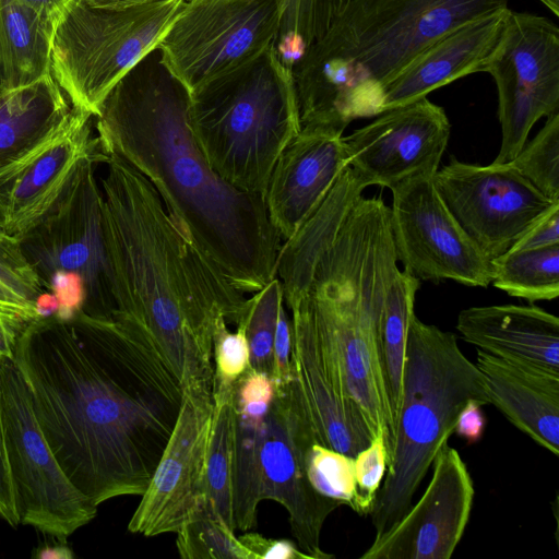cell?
I'll return each instance as SVG.
<instances>
[{
  "label": "cell",
  "mask_w": 559,
  "mask_h": 559,
  "mask_svg": "<svg viewBox=\"0 0 559 559\" xmlns=\"http://www.w3.org/2000/svg\"><path fill=\"white\" fill-rule=\"evenodd\" d=\"M14 360L44 437L93 503L141 496L163 454L183 388L152 342L112 317L29 322Z\"/></svg>",
  "instance_id": "1"
},
{
  "label": "cell",
  "mask_w": 559,
  "mask_h": 559,
  "mask_svg": "<svg viewBox=\"0 0 559 559\" xmlns=\"http://www.w3.org/2000/svg\"><path fill=\"white\" fill-rule=\"evenodd\" d=\"M190 93L155 48L111 88L96 118L103 152L141 173L168 213L224 276L255 293L276 276L282 238L264 197L240 190L207 164L190 132Z\"/></svg>",
  "instance_id": "2"
},
{
  "label": "cell",
  "mask_w": 559,
  "mask_h": 559,
  "mask_svg": "<svg viewBox=\"0 0 559 559\" xmlns=\"http://www.w3.org/2000/svg\"><path fill=\"white\" fill-rule=\"evenodd\" d=\"M100 179L114 309L139 329L185 389L212 391L218 325L238 324L247 298L166 210L152 183L108 154Z\"/></svg>",
  "instance_id": "3"
},
{
  "label": "cell",
  "mask_w": 559,
  "mask_h": 559,
  "mask_svg": "<svg viewBox=\"0 0 559 559\" xmlns=\"http://www.w3.org/2000/svg\"><path fill=\"white\" fill-rule=\"evenodd\" d=\"M509 0H350L294 69L301 127L381 114L384 86L456 26Z\"/></svg>",
  "instance_id": "4"
},
{
  "label": "cell",
  "mask_w": 559,
  "mask_h": 559,
  "mask_svg": "<svg viewBox=\"0 0 559 559\" xmlns=\"http://www.w3.org/2000/svg\"><path fill=\"white\" fill-rule=\"evenodd\" d=\"M490 404L485 379L460 349L456 336L413 316L406 340L394 442L371 510L374 538L411 508L436 456L469 402Z\"/></svg>",
  "instance_id": "5"
},
{
  "label": "cell",
  "mask_w": 559,
  "mask_h": 559,
  "mask_svg": "<svg viewBox=\"0 0 559 559\" xmlns=\"http://www.w3.org/2000/svg\"><path fill=\"white\" fill-rule=\"evenodd\" d=\"M189 93L188 126L209 166L234 187L264 194L301 130L293 71L274 45Z\"/></svg>",
  "instance_id": "6"
},
{
  "label": "cell",
  "mask_w": 559,
  "mask_h": 559,
  "mask_svg": "<svg viewBox=\"0 0 559 559\" xmlns=\"http://www.w3.org/2000/svg\"><path fill=\"white\" fill-rule=\"evenodd\" d=\"M186 1L105 8L70 0L56 22L51 73L71 105L96 117L117 82L158 47Z\"/></svg>",
  "instance_id": "7"
},
{
  "label": "cell",
  "mask_w": 559,
  "mask_h": 559,
  "mask_svg": "<svg viewBox=\"0 0 559 559\" xmlns=\"http://www.w3.org/2000/svg\"><path fill=\"white\" fill-rule=\"evenodd\" d=\"M0 397L7 461L20 524L59 540L91 522L97 507L69 480L33 411L14 358H0Z\"/></svg>",
  "instance_id": "8"
},
{
  "label": "cell",
  "mask_w": 559,
  "mask_h": 559,
  "mask_svg": "<svg viewBox=\"0 0 559 559\" xmlns=\"http://www.w3.org/2000/svg\"><path fill=\"white\" fill-rule=\"evenodd\" d=\"M288 0H187L158 49L191 92L273 44Z\"/></svg>",
  "instance_id": "9"
},
{
  "label": "cell",
  "mask_w": 559,
  "mask_h": 559,
  "mask_svg": "<svg viewBox=\"0 0 559 559\" xmlns=\"http://www.w3.org/2000/svg\"><path fill=\"white\" fill-rule=\"evenodd\" d=\"M106 159L103 151L83 158L57 204L19 240L44 286L56 271L79 274L86 289L82 311L98 317H110L114 309L96 179V167Z\"/></svg>",
  "instance_id": "10"
},
{
  "label": "cell",
  "mask_w": 559,
  "mask_h": 559,
  "mask_svg": "<svg viewBox=\"0 0 559 559\" xmlns=\"http://www.w3.org/2000/svg\"><path fill=\"white\" fill-rule=\"evenodd\" d=\"M498 92L501 145L492 163L519 154L532 127L559 111V28L545 16L508 10L485 71Z\"/></svg>",
  "instance_id": "11"
},
{
  "label": "cell",
  "mask_w": 559,
  "mask_h": 559,
  "mask_svg": "<svg viewBox=\"0 0 559 559\" xmlns=\"http://www.w3.org/2000/svg\"><path fill=\"white\" fill-rule=\"evenodd\" d=\"M433 182L451 214L490 261L559 204L509 163L483 166L451 156Z\"/></svg>",
  "instance_id": "12"
},
{
  "label": "cell",
  "mask_w": 559,
  "mask_h": 559,
  "mask_svg": "<svg viewBox=\"0 0 559 559\" xmlns=\"http://www.w3.org/2000/svg\"><path fill=\"white\" fill-rule=\"evenodd\" d=\"M391 230L397 262L419 281L451 280L469 287L491 284V263L460 226L438 193L433 175L390 189Z\"/></svg>",
  "instance_id": "13"
},
{
  "label": "cell",
  "mask_w": 559,
  "mask_h": 559,
  "mask_svg": "<svg viewBox=\"0 0 559 559\" xmlns=\"http://www.w3.org/2000/svg\"><path fill=\"white\" fill-rule=\"evenodd\" d=\"M212 414V391L183 390L175 427L129 521V532L147 537L176 533L205 502Z\"/></svg>",
  "instance_id": "14"
},
{
  "label": "cell",
  "mask_w": 559,
  "mask_h": 559,
  "mask_svg": "<svg viewBox=\"0 0 559 559\" xmlns=\"http://www.w3.org/2000/svg\"><path fill=\"white\" fill-rule=\"evenodd\" d=\"M284 304L290 311L292 382L316 438L355 456L372 437L347 394L336 348L302 300L284 298Z\"/></svg>",
  "instance_id": "15"
},
{
  "label": "cell",
  "mask_w": 559,
  "mask_h": 559,
  "mask_svg": "<svg viewBox=\"0 0 559 559\" xmlns=\"http://www.w3.org/2000/svg\"><path fill=\"white\" fill-rule=\"evenodd\" d=\"M313 429L292 382L275 396L265 416L261 448V497L281 503L288 513L299 549L310 559L333 557L321 548L328 516L341 506L310 485L302 447ZM316 436V435H314Z\"/></svg>",
  "instance_id": "16"
},
{
  "label": "cell",
  "mask_w": 559,
  "mask_h": 559,
  "mask_svg": "<svg viewBox=\"0 0 559 559\" xmlns=\"http://www.w3.org/2000/svg\"><path fill=\"white\" fill-rule=\"evenodd\" d=\"M450 131L444 109L419 98L377 115L344 136L348 166L366 187L391 189L419 175H435Z\"/></svg>",
  "instance_id": "17"
},
{
  "label": "cell",
  "mask_w": 559,
  "mask_h": 559,
  "mask_svg": "<svg viewBox=\"0 0 559 559\" xmlns=\"http://www.w3.org/2000/svg\"><path fill=\"white\" fill-rule=\"evenodd\" d=\"M429 484L416 504L361 559H450L468 523L474 485L456 449L444 445L432 463Z\"/></svg>",
  "instance_id": "18"
},
{
  "label": "cell",
  "mask_w": 559,
  "mask_h": 559,
  "mask_svg": "<svg viewBox=\"0 0 559 559\" xmlns=\"http://www.w3.org/2000/svg\"><path fill=\"white\" fill-rule=\"evenodd\" d=\"M93 117L72 106L55 136L0 174V219L7 235L25 237L57 204L80 162L103 151L93 135Z\"/></svg>",
  "instance_id": "19"
},
{
  "label": "cell",
  "mask_w": 559,
  "mask_h": 559,
  "mask_svg": "<svg viewBox=\"0 0 559 559\" xmlns=\"http://www.w3.org/2000/svg\"><path fill=\"white\" fill-rule=\"evenodd\" d=\"M343 132L333 127H301L280 155L263 197L282 240L310 217L348 166Z\"/></svg>",
  "instance_id": "20"
},
{
  "label": "cell",
  "mask_w": 559,
  "mask_h": 559,
  "mask_svg": "<svg viewBox=\"0 0 559 559\" xmlns=\"http://www.w3.org/2000/svg\"><path fill=\"white\" fill-rule=\"evenodd\" d=\"M509 8L469 20L423 50L383 88L381 112L423 97L465 75L484 72Z\"/></svg>",
  "instance_id": "21"
},
{
  "label": "cell",
  "mask_w": 559,
  "mask_h": 559,
  "mask_svg": "<svg viewBox=\"0 0 559 559\" xmlns=\"http://www.w3.org/2000/svg\"><path fill=\"white\" fill-rule=\"evenodd\" d=\"M490 404L538 445L559 455V373L477 349Z\"/></svg>",
  "instance_id": "22"
},
{
  "label": "cell",
  "mask_w": 559,
  "mask_h": 559,
  "mask_svg": "<svg viewBox=\"0 0 559 559\" xmlns=\"http://www.w3.org/2000/svg\"><path fill=\"white\" fill-rule=\"evenodd\" d=\"M456 330L477 349L559 373V319L543 308L469 307L459 313Z\"/></svg>",
  "instance_id": "23"
},
{
  "label": "cell",
  "mask_w": 559,
  "mask_h": 559,
  "mask_svg": "<svg viewBox=\"0 0 559 559\" xmlns=\"http://www.w3.org/2000/svg\"><path fill=\"white\" fill-rule=\"evenodd\" d=\"M275 396L270 376L250 368L234 385L233 524L255 526L261 497V448L265 416Z\"/></svg>",
  "instance_id": "24"
},
{
  "label": "cell",
  "mask_w": 559,
  "mask_h": 559,
  "mask_svg": "<svg viewBox=\"0 0 559 559\" xmlns=\"http://www.w3.org/2000/svg\"><path fill=\"white\" fill-rule=\"evenodd\" d=\"M71 112L72 105L52 74L0 92V174L55 136Z\"/></svg>",
  "instance_id": "25"
},
{
  "label": "cell",
  "mask_w": 559,
  "mask_h": 559,
  "mask_svg": "<svg viewBox=\"0 0 559 559\" xmlns=\"http://www.w3.org/2000/svg\"><path fill=\"white\" fill-rule=\"evenodd\" d=\"M56 22L22 0H0V92L21 88L52 74Z\"/></svg>",
  "instance_id": "26"
},
{
  "label": "cell",
  "mask_w": 559,
  "mask_h": 559,
  "mask_svg": "<svg viewBox=\"0 0 559 559\" xmlns=\"http://www.w3.org/2000/svg\"><path fill=\"white\" fill-rule=\"evenodd\" d=\"M419 287L418 278L399 270L388 288L380 320V349L394 425L402 394L407 332Z\"/></svg>",
  "instance_id": "27"
},
{
  "label": "cell",
  "mask_w": 559,
  "mask_h": 559,
  "mask_svg": "<svg viewBox=\"0 0 559 559\" xmlns=\"http://www.w3.org/2000/svg\"><path fill=\"white\" fill-rule=\"evenodd\" d=\"M491 284L530 302L559 296V243L508 251L490 261Z\"/></svg>",
  "instance_id": "28"
},
{
  "label": "cell",
  "mask_w": 559,
  "mask_h": 559,
  "mask_svg": "<svg viewBox=\"0 0 559 559\" xmlns=\"http://www.w3.org/2000/svg\"><path fill=\"white\" fill-rule=\"evenodd\" d=\"M233 389L213 390L212 426L205 464V502L230 527L233 524ZM235 530V528H234Z\"/></svg>",
  "instance_id": "29"
},
{
  "label": "cell",
  "mask_w": 559,
  "mask_h": 559,
  "mask_svg": "<svg viewBox=\"0 0 559 559\" xmlns=\"http://www.w3.org/2000/svg\"><path fill=\"white\" fill-rule=\"evenodd\" d=\"M234 531L204 502L176 532L178 554L183 559H251Z\"/></svg>",
  "instance_id": "30"
},
{
  "label": "cell",
  "mask_w": 559,
  "mask_h": 559,
  "mask_svg": "<svg viewBox=\"0 0 559 559\" xmlns=\"http://www.w3.org/2000/svg\"><path fill=\"white\" fill-rule=\"evenodd\" d=\"M283 304L282 283L275 276L247 299L243 314L238 323L246 332L251 368L270 377L277 314Z\"/></svg>",
  "instance_id": "31"
},
{
  "label": "cell",
  "mask_w": 559,
  "mask_h": 559,
  "mask_svg": "<svg viewBox=\"0 0 559 559\" xmlns=\"http://www.w3.org/2000/svg\"><path fill=\"white\" fill-rule=\"evenodd\" d=\"M302 463L307 478L317 492L355 509L354 456L321 444L311 433L302 447Z\"/></svg>",
  "instance_id": "32"
},
{
  "label": "cell",
  "mask_w": 559,
  "mask_h": 559,
  "mask_svg": "<svg viewBox=\"0 0 559 559\" xmlns=\"http://www.w3.org/2000/svg\"><path fill=\"white\" fill-rule=\"evenodd\" d=\"M524 178L551 201L559 202V111L510 162Z\"/></svg>",
  "instance_id": "33"
},
{
  "label": "cell",
  "mask_w": 559,
  "mask_h": 559,
  "mask_svg": "<svg viewBox=\"0 0 559 559\" xmlns=\"http://www.w3.org/2000/svg\"><path fill=\"white\" fill-rule=\"evenodd\" d=\"M231 332L222 322L213 340V390L233 389L235 383L251 368L249 345L245 329L236 325Z\"/></svg>",
  "instance_id": "34"
},
{
  "label": "cell",
  "mask_w": 559,
  "mask_h": 559,
  "mask_svg": "<svg viewBox=\"0 0 559 559\" xmlns=\"http://www.w3.org/2000/svg\"><path fill=\"white\" fill-rule=\"evenodd\" d=\"M388 451L382 435L376 436L368 447L354 456L356 502L354 511L361 515L371 513L376 496L388 468Z\"/></svg>",
  "instance_id": "35"
},
{
  "label": "cell",
  "mask_w": 559,
  "mask_h": 559,
  "mask_svg": "<svg viewBox=\"0 0 559 559\" xmlns=\"http://www.w3.org/2000/svg\"><path fill=\"white\" fill-rule=\"evenodd\" d=\"M0 282L31 305L46 290L39 275L24 255L20 241L9 235L0 237Z\"/></svg>",
  "instance_id": "36"
},
{
  "label": "cell",
  "mask_w": 559,
  "mask_h": 559,
  "mask_svg": "<svg viewBox=\"0 0 559 559\" xmlns=\"http://www.w3.org/2000/svg\"><path fill=\"white\" fill-rule=\"evenodd\" d=\"M46 290L56 297L59 308L56 318L61 321L72 320L84 308L86 289L83 278L67 271L53 272L46 282Z\"/></svg>",
  "instance_id": "37"
},
{
  "label": "cell",
  "mask_w": 559,
  "mask_h": 559,
  "mask_svg": "<svg viewBox=\"0 0 559 559\" xmlns=\"http://www.w3.org/2000/svg\"><path fill=\"white\" fill-rule=\"evenodd\" d=\"M292 323L285 304L280 307L273 342L271 379L275 393L284 391L293 380L292 374Z\"/></svg>",
  "instance_id": "38"
},
{
  "label": "cell",
  "mask_w": 559,
  "mask_h": 559,
  "mask_svg": "<svg viewBox=\"0 0 559 559\" xmlns=\"http://www.w3.org/2000/svg\"><path fill=\"white\" fill-rule=\"evenodd\" d=\"M238 538L250 552L251 559H310L289 539L270 538L250 532Z\"/></svg>",
  "instance_id": "39"
},
{
  "label": "cell",
  "mask_w": 559,
  "mask_h": 559,
  "mask_svg": "<svg viewBox=\"0 0 559 559\" xmlns=\"http://www.w3.org/2000/svg\"><path fill=\"white\" fill-rule=\"evenodd\" d=\"M556 243H559V204L537 221L509 251L535 249Z\"/></svg>",
  "instance_id": "40"
},
{
  "label": "cell",
  "mask_w": 559,
  "mask_h": 559,
  "mask_svg": "<svg viewBox=\"0 0 559 559\" xmlns=\"http://www.w3.org/2000/svg\"><path fill=\"white\" fill-rule=\"evenodd\" d=\"M37 319L34 305L24 301L0 282V320L22 333L29 322Z\"/></svg>",
  "instance_id": "41"
},
{
  "label": "cell",
  "mask_w": 559,
  "mask_h": 559,
  "mask_svg": "<svg viewBox=\"0 0 559 559\" xmlns=\"http://www.w3.org/2000/svg\"><path fill=\"white\" fill-rule=\"evenodd\" d=\"M0 515L11 525L17 526L20 520L15 509L14 493L9 472L7 452L4 444V432L2 421L1 397H0Z\"/></svg>",
  "instance_id": "42"
},
{
  "label": "cell",
  "mask_w": 559,
  "mask_h": 559,
  "mask_svg": "<svg viewBox=\"0 0 559 559\" xmlns=\"http://www.w3.org/2000/svg\"><path fill=\"white\" fill-rule=\"evenodd\" d=\"M481 407L480 403L469 401L459 414L454 432L468 443L477 442L484 435L486 417Z\"/></svg>",
  "instance_id": "43"
},
{
  "label": "cell",
  "mask_w": 559,
  "mask_h": 559,
  "mask_svg": "<svg viewBox=\"0 0 559 559\" xmlns=\"http://www.w3.org/2000/svg\"><path fill=\"white\" fill-rule=\"evenodd\" d=\"M35 312L38 319L56 316L59 305L52 293L44 290L34 301Z\"/></svg>",
  "instance_id": "44"
},
{
  "label": "cell",
  "mask_w": 559,
  "mask_h": 559,
  "mask_svg": "<svg viewBox=\"0 0 559 559\" xmlns=\"http://www.w3.org/2000/svg\"><path fill=\"white\" fill-rule=\"evenodd\" d=\"M20 333L0 320V358H14V349Z\"/></svg>",
  "instance_id": "45"
},
{
  "label": "cell",
  "mask_w": 559,
  "mask_h": 559,
  "mask_svg": "<svg viewBox=\"0 0 559 559\" xmlns=\"http://www.w3.org/2000/svg\"><path fill=\"white\" fill-rule=\"evenodd\" d=\"M35 557L38 559H72L74 557L70 547L59 545H45L36 549Z\"/></svg>",
  "instance_id": "46"
},
{
  "label": "cell",
  "mask_w": 559,
  "mask_h": 559,
  "mask_svg": "<svg viewBox=\"0 0 559 559\" xmlns=\"http://www.w3.org/2000/svg\"><path fill=\"white\" fill-rule=\"evenodd\" d=\"M26 4L39 10L44 13L51 15L52 17H59L62 9L70 0H22Z\"/></svg>",
  "instance_id": "47"
},
{
  "label": "cell",
  "mask_w": 559,
  "mask_h": 559,
  "mask_svg": "<svg viewBox=\"0 0 559 559\" xmlns=\"http://www.w3.org/2000/svg\"><path fill=\"white\" fill-rule=\"evenodd\" d=\"M87 1L95 7L128 8V7L141 5V4L160 1V0H87Z\"/></svg>",
  "instance_id": "48"
},
{
  "label": "cell",
  "mask_w": 559,
  "mask_h": 559,
  "mask_svg": "<svg viewBox=\"0 0 559 559\" xmlns=\"http://www.w3.org/2000/svg\"><path fill=\"white\" fill-rule=\"evenodd\" d=\"M542 1L556 16H559V0H539Z\"/></svg>",
  "instance_id": "49"
},
{
  "label": "cell",
  "mask_w": 559,
  "mask_h": 559,
  "mask_svg": "<svg viewBox=\"0 0 559 559\" xmlns=\"http://www.w3.org/2000/svg\"><path fill=\"white\" fill-rule=\"evenodd\" d=\"M3 235H7V234L4 233V229H3V226H2V222L0 219V237L3 236Z\"/></svg>",
  "instance_id": "50"
},
{
  "label": "cell",
  "mask_w": 559,
  "mask_h": 559,
  "mask_svg": "<svg viewBox=\"0 0 559 559\" xmlns=\"http://www.w3.org/2000/svg\"><path fill=\"white\" fill-rule=\"evenodd\" d=\"M345 4H347L350 0H342Z\"/></svg>",
  "instance_id": "51"
}]
</instances>
